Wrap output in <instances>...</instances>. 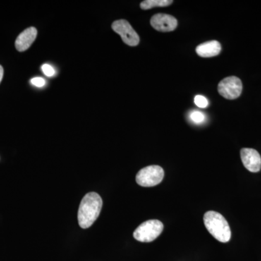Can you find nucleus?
I'll return each mask as SVG.
<instances>
[{
  "mask_svg": "<svg viewBox=\"0 0 261 261\" xmlns=\"http://www.w3.org/2000/svg\"><path fill=\"white\" fill-rule=\"evenodd\" d=\"M190 118L194 123H202L205 121V115L203 113L199 112V111H194L190 115Z\"/></svg>",
  "mask_w": 261,
  "mask_h": 261,
  "instance_id": "12",
  "label": "nucleus"
},
{
  "mask_svg": "<svg viewBox=\"0 0 261 261\" xmlns=\"http://www.w3.org/2000/svg\"><path fill=\"white\" fill-rule=\"evenodd\" d=\"M195 103L197 107L205 108L208 106V101L205 97L202 95H197L195 97Z\"/></svg>",
  "mask_w": 261,
  "mask_h": 261,
  "instance_id": "13",
  "label": "nucleus"
},
{
  "mask_svg": "<svg viewBox=\"0 0 261 261\" xmlns=\"http://www.w3.org/2000/svg\"><path fill=\"white\" fill-rule=\"evenodd\" d=\"M244 166L252 173H257L261 169V157L259 152L252 148H243L240 151Z\"/></svg>",
  "mask_w": 261,
  "mask_h": 261,
  "instance_id": "8",
  "label": "nucleus"
},
{
  "mask_svg": "<svg viewBox=\"0 0 261 261\" xmlns=\"http://www.w3.org/2000/svg\"><path fill=\"white\" fill-rule=\"evenodd\" d=\"M221 51V44L216 40L202 43L196 48V53L202 58H212V57L217 56Z\"/></svg>",
  "mask_w": 261,
  "mask_h": 261,
  "instance_id": "10",
  "label": "nucleus"
},
{
  "mask_svg": "<svg viewBox=\"0 0 261 261\" xmlns=\"http://www.w3.org/2000/svg\"><path fill=\"white\" fill-rule=\"evenodd\" d=\"M3 74H4V70H3V67L0 65V83H1L2 80H3Z\"/></svg>",
  "mask_w": 261,
  "mask_h": 261,
  "instance_id": "16",
  "label": "nucleus"
},
{
  "mask_svg": "<svg viewBox=\"0 0 261 261\" xmlns=\"http://www.w3.org/2000/svg\"><path fill=\"white\" fill-rule=\"evenodd\" d=\"M172 0H145L142 2L140 8L142 10L152 9L154 7H167L172 4Z\"/></svg>",
  "mask_w": 261,
  "mask_h": 261,
  "instance_id": "11",
  "label": "nucleus"
},
{
  "mask_svg": "<svg viewBox=\"0 0 261 261\" xmlns=\"http://www.w3.org/2000/svg\"><path fill=\"white\" fill-rule=\"evenodd\" d=\"M31 83H32L33 85L35 86V87H42L45 85L46 82L44 79L37 77V78H33L32 80H31Z\"/></svg>",
  "mask_w": 261,
  "mask_h": 261,
  "instance_id": "15",
  "label": "nucleus"
},
{
  "mask_svg": "<svg viewBox=\"0 0 261 261\" xmlns=\"http://www.w3.org/2000/svg\"><path fill=\"white\" fill-rule=\"evenodd\" d=\"M112 29L115 32L121 36L122 40L127 45L135 47L140 43V37L127 20H116L112 24Z\"/></svg>",
  "mask_w": 261,
  "mask_h": 261,
  "instance_id": "6",
  "label": "nucleus"
},
{
  "mask_svg": "<svg viewBox=\"0 0 261 261\" xmlns=\"http://www.w3.org/2000/svg\"><path fill=\"white\" fill-rule=\"evenodd\" d=\"M102 207V200L95 192H89L84 196L81 202L78 212L80 227L88 228L92 226L99 217Z\"/></svg>",
  "mask_w": 261,
  "mask_h": 261,
  "instance_id": "1",
  "label": "nucleus"
},
{
  "mask_svg": "<svg viewBox=\"0 0 261 261\" xmlns=\"http://www.w3.org/2000/svg\"><path fill=\"white\" fill-rule=\"evenodd\" d=\"M219 93L227 99H234L240 97L243 91V83L236 76L225 78L219 84Z\"/></svg>",
  "mask_w": 261,
  "mask_h": 261,
  "instance_id": "5",
  "label": "nucleus"
},
{
  "mask_svg": "<svg viewBox=\"0 0 261 261\" xmlns=\"http://www.w3.org/2000/svg\"><path fill=\"white\" fill-rule=\"evenodd\" d=\"M204 224L208 232L221 243H226L231 239V228L226 219L216 211H207L204 215Z\"/></svg>",
  "mask_w": 261,
  "mask_h": 261,
  "instance_id": "2",
  "label": "nucleus"
},
{
  "mask_svg": "<svg viewBox=\"0 0 261 261\" xmlns=\"http://www.w3.org/2000/svg\"><path fill=\"white\" fill-rule=\"evenodd\" d=\"M42 70L43 73H44V75H47L48 77L53 76V75H54L55 73H56L54 68L49 64L43 65L42 66Z\"/></svg>",
  "mask_w": 261,
  "mask_h": 261,
  "instance_id": "14",
  "label": "nucleus"
},
{
  "mask_svg": "<svg viewBox=\"0 0 261 261\" xmlns=\"http://www.w3.org/2000/svg\"><path fill=\"white\" fill-rule=\"evenodd\" d=\"M164 177V171L159 166H149L142 168L136 176V181L140 186L150 187L159 185Z\"/></svg>",
  "mask_w": 261,
  "mask_h": 261,
  "instance_id": "4",
  "label": "nucleus"
},
{
  "mask_svg": "<svg viewBox=\"0 0 261 261\" xmlns=\"http://www.w3.org/2000/svg\"><path fill=\"white\" fill-rule=\"evenodd\" d=\"M150 24L155 30L159 32H169L176 29L178 22L172 15L159 13L152 17Z\"/></svg>",
  "mask_w": 261,
  "mask_h": 261,
  "instance_id": "7",
  "label": "nucleus"
},
{
  "mask_svg": "<svg viewBox=\"0 0 261 261\" xmlns=\"http://www.w3.org/2000/svg\"><path fill=\"white\" fill-rule=\"evenodd\" d=\"M37 36V30L34 27L25 29L18 36L15 41V47L17 50L23 51L28 49L35 41Z\"/></svg>",
  "mask_w": 261,
  "mask_h": 261,
  "instance_id": "9",
  "label": "nucleus"
},
{
  "mask_svg": "<svg viewBox=\"0 0 261 261\" xmlns=\"http://www.w3.org/2000/svg\"><path fill=\"white\" fill-rule=\"evenodd\" d=\"M163 224L159 220H149L142 223L134 232V238L141 243L154 241L162 233Z\"/></svg>",
  "mask_w": 261,
  "mask_h": 261,
  "instance_id": "3",
  "label": "nucleus"
}]
</instances>
